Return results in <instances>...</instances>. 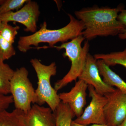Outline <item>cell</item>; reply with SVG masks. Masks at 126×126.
Returning a JSON list of instances; mask_svg holds the SVG:
<instances>
[{"instance_id": "obj_1", "label": "cell", "mask_w": 126, "mask_h": 126, "mask_svg": "<svg viewBox=\"0 0 126 126\" xmlns=\"http://www.w3.org/2000/svg\"><path fill=\"white\" fill-rule=\"evenodd\" d=\"M123 9L122 6L113 8L94 6L76 11L75 15L83 23L85 29L82 35L88 41L97 36L118 35L125 28L117 19Z\"/></svg>"}, {"instance_id": "obj_2", "label": "cell", "mask_w": 126, "mask_h": 126, "mask_svg": "<svg viewBox=\"0 0 126 126\" xmlns=\"http://www.w3.org/2000/svg\"><path fill=\"white\" fill-rule=\"evenodd\" d=\"M70 21L67 25L60 29L50 30L47 29L46 21L41 26L40 30L31 35L20 36L18 43V48L23 53H26L32 48L31 46L38 47L41 43H47L49 46L42 48L53 47L57 43H66L82 35L85 29L83 23L76 19L71 14H68Z\"/></svg>"}, {"instance_id": "obj_3", "label": "cell", "mask_w": 126, "mask_h": 126, "mask_svg": "<svg viewBox=\"0 0 126 126\" xmlns=\"http://www.w3.org/2000/svg\"><path fill=\"white\" fill-rule=\"evenodd\" d=\"M85 39L81 35L69 42L63 43L60 46L53 47L59 50L64 49L65 52L63 56L64 58L68 57L71 63V67L67 73L55 84L54 88L57 92L68 84L77 81L83 71L90 47L88 40L85 41L83 47H82V43Z\"/></svg>"}, {"instance_id": "obj_4", "label": "cell", "mask_w": 126, "mask_h": 126, "mask_svg": "<svg viewBox=\"0 0 126 126\" xmlns=\"http://www.w3.org/2000/svg\"><path fill=\"white\" fill-rule=\"evenodd\" d=\"M30 63L38 79V87L35 90V104L40 106L47 104L54 112L61 102L57 91L52 87L50 83L51 77L56 75L57 72L56 63L53 62L49 65H46L36 58L32 59Z\"/></svg>"}, {"instance_id": "obj_5", "label": "cell", "mask_w": 126, "mask_h": 126, "mask_svg": "<svg viewBox=\"0 0 126 126\" xmlns=\"http://www.w3.org/2000/svg\"><path fill=\"white\" fill-rule=\"evenodd\" d=\"M29 72L25 67L15 71L10 83V91L15 109L24 113L36 103L35 90L29 78Z\"/></svg>"}, {"instance_id": "obj_6", "label": "cell", "mask_w": 126, "mask_h": 126, "mask_svg": "<svg viewBox=\"0 0 126 126\" xmlns=\"http://www.w3.org/2000/svg\"><path fill=\"white\" fill-rule=\"evenodd\" d=\"M88 89L91 102L82 115L73 121L83 126L106 125L104 109L107 101V97L98 93L92 86L88 85Z\"/></svg>"}, {"instance_id": "obj_7", "label": "cell", "mask_w": 126, "mask_h": 126, "mask_svg": "<svg viewBox=\"0 0 126 126\" xmlns=\"http://www.w3.org/2000/svg\"><path fill=\"white\" fill-rule=\"evenodd\" d=\"M39 6L35 1L28 0L23 7L17 11H10L0 15L2 22H17L26 27L25 31L35 33L37 23L40 15Z\"/></svg>"}, {"instance_id": "obj_8", "label": "cell", "mask_w": 126, "mask_h": 126, "mask_svg": "<svg viewBox=\"0 0 126 126\" xmlns=\"http://www.w3.org/2000/svg\"><path fill=\"white\" fill-rule=\"evenodd\" d=\"M104 95L107 99L104 109L106 125L118 126L126 116V94L116 89Z\"/></svg>"}, {"instance_id": "obj_9", "label": "cell", "mask_w": 126, "mask_h": 126, "mask_svg": "<svg viewBox=\"0 0 126 126\" xmlns=\"http://www.w3.org/2000/svg\"><path fill=\"white\" fill-rule=\"evenodd\" d=\"M97 61L94 56L89 53L85 67L79 79L92 86L98 93L102 95L114 92L116 89L105 83L101 78Z\"/></svg>"}, {"instance_id": "obj_10", "label": "cell", "mask_w": 126, "mask_h": 126, "mask_svg": "<svg viewBox=\"0 0 126 126\" xmlns=\"http://www.w3.org/2000/svg\"><path fill=\"white\" fill-rule=\"evenodd\" d=\"M88 86L84 81L79 79L69 92L59 94L61 102L69 106L77 118L83 113L84 108L87 103L86 91Z\"/></svg>"}, {"instance_id": "obj_11", "label": "cell", "mask_w": 126, "mask_h": 126, "mask_svg": "<svg viewBox=\"0 0 126 126\" xmlns=\"http://www.w3.org/2000/svg\"><path fill=\"white\" fill-rule=\"evenodd\" d=\"M23 126H56L54 113L49 107L35 104L27 112H23Z\"/></svg>"}, {"instance_id": "obj_12", "label": "cell", "mask_w": 126, "mask_h": 126, "mask_svg": "<svg viewBox=\"0 0 126 126\" xmlns=\"http://www.w3.org/2000/svg\"><path fill=\"white\" fill-rule=\"evenodd\" d=\"M97 65L99 73L103 77V80L107 84L116 87L124 93L126 94V82L118 75L111 70L110 67L101 60L97 61Z\"/></svg>"}, {"instance_id": "obj_13", "label": "cell", "mask_w": 126, "mask_h": 126, "mask_svg": "<svg viewBox=\"0 0 126 126\" xmlns=\"http://www.w3.org/2000/svg\"><path fill=\"white\" fill-rule=\"evenodd\" d=\"M96 60H101L109 67L117 64L126 69V47L122 51L111 52L110 53L97 54L94 55Z\"/></svg>"}, {"instance_id": "obj_14", "label": "cell", "mask_w": 126, "mask_h": 126, "mask_svg": "<svg viewBox=\"0 0 126 126\" xmlns=\"http://www.w3.org/2000/svg\"><path fill=\"white\" fill-rule=\"evenodd\" d=\"M15 71L0 59V94H10V83Z\"/></svg>"}, {"instance_id": "obj_15", "label": "cell", "mask_w": 126, "mask_h": 126, "mask_svg": "<svg viewBox=\"0 0 126 126\" xmlns=\"http://www.w3.org/2000/svg\"><path fill=\"white\" fill-rule=\"evenodd\" d=\"M54 113L56 126H71L73 118L75 116L68 104L61 102Z\"/></svg>"}, {"instance_id": "obj_16", "label": "cell", "mask_w": 126, "mask_h": 126, "mask_svg": "<svg viewBox=\"0 0 126 126\" xmlns=\"http://www.w3.org/2000/svg\"><path fill=\"white\" fill-rule=\"evenodd\" d=\"M23 112L15 109L12 111L6 110L0 113V126H23L21 118Z\"/></svg>"}, {"instance_id": "obj_17", "label": "cell", "mask_w": 126, "mask_h": 126, "mask_svg": "<svg viewBox=\"0 0 126 126\" xmlns=\"http://www.w3.org/2000/svg\"><path fill=\"white\" fill-rule=\"evenodd\" d=\"M20 27H14L8 23L2 22L0 26V35L6 40L13 44L15 43L16 36L18 34Z\"/></svg>"}, {"instance_id": "obj_18", "label": "cell", "mask_w": 126, "mask_h": 126, "mask_svg": "<svg viewBox=\"0 0 126 126\" xmlns=\"http://www.w3.org/2000/svg\"><path fill=\"white\" fill-rule=\"evenodd\" d=\"M16 52L13 44L0 35V59L3 61L15 55Z\"/></svg>"}, {"instance_id": "obj_19", "label": "cell", "mask_w": 126, "mask_h": 126, "mask_svg": "<svg viewBox=\"0 0 126 126\" xmlns=\"http://www.w3.org/2000/svg\"><path fill=\"white\" fill-rule=\"evenodd\" d=\"M29 0H5V2L0 6V15L5 14L14 10L18 11L23 7Z\"/></svg>"}, {"instance_id": "obj_20", "label": "cell", "mask_w": 126, "mask_h": 126, "mask_svg": "<svg viewBox=\"0 0 126 126\" xmlns=\"http://www.w3.org/2000/svg\"><path fill=\"white\" fill-rule=\"evenodd\" d=\"M118 20L124 26L125 28L118 35L119 38L126 39V10L123 9L119 12L118 16Z\"/></svg>"}, {"instance_id": "obj_21", "label": "cell", "mask_w": 126, "mask_h": 126, "mask_svg": "<svg viewBox=\"0 0 126 126\" xmlns=\"http://www.w3.org/2000/svg\"><path fill=\"white\" fill-rule=\"evenodd\" d=\"M13 103V98L11 95L0 94V113L2 111L6 110Z\"/></svg>"}, {"instance_id": "obj_22", "label": "cell", "mask_w": 126, "mask_h": 126, "mask_svg": "<svg viewBox=\"0 0 126 126\" xmlns=\"http://www.w3.org/2000/svg\"><path fill=\"white\" fill-rule=\"evenodd\" d=\"M71 126H108L106 125H101V124H93V125H89V126H83V125H80L77 124L75 123L73 121H72L71 123Z\"/></svg>"}, {"instance_id": "obj_23", "label": "cell", "mask_w": 126, "mask_h": 126, "mask_svg": "<svg viewBox=\"0 0 126 126\" xmlns=\"http://www.w3.org/2000/svg\"><path fill=\"white\" fill-rule=\"evenodd\" d=\"M118 126H126V116L122 122Z\"/></svg>"}, {"instance_id": "obj_24", "label": "cell", "mask_w": 126, "mask_h": 126, "mask_svg": "<svg viewBox=\"0 0 126 126\" xmlns=\"http://www.w3.org/2000/svg\"><path fill=\"white\" fill-rule=\"evenodd\" d=\"M5 0H0V6L5 2Z\"/></svg>"}, {"instance_id": "obj_25", "label": "cell", "mask_w": 126, "mask_h": 126, "mask_svg": "<svg viewBox=\"0 0 126 126\" xmlns=\"http://www.w3.org/2000/svg\"><path fill=\"white\" fill-rule=\"evenodd\" d=\"M1 23H2V21H1V15H0V26Z\"/></svg>"}]
</instances>
